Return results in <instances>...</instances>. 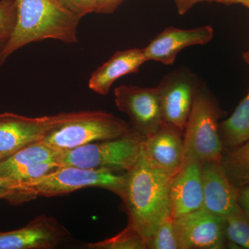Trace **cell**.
Masks as SVG:
<instances>
[{
    "label": "cell",
    "instance_id": "obj_1",
    "mask_svg": "<svg viewBox=\"0 0 249 249\" xmlns=\"http://www.w3.org/2000/svg\"><path fill=\"white\" fill-rule=\"evenodd\" d=\"M121 197L128 214V224L146 241L161 223L172 217L171 177L141 156L125 175Z\"/></svg>",
    "mask_w": 249,
    "mask_h": 249
},
{
    "label": "cell",
    "instance_id": "obj_2",
    "mask_svg": "<svg viewBox=\"0 0 249 249\" xmlns=\"http://www.w3.org/2000/svg\"><path fill=\"white\" fill-rule=\"evenodd\" d=\"M17 19L9 41L0 48V67L11 54L33 42L49 39L78 42L80 18L54 0H14Z\"/></svg>",
    "mask_w": 249,
    "mask_h": 249
},
{
    "label": "cell",
    "instance_id": "obj_3",
    "mask_svg": "<svg viewBox=\"0 0 249 249\" xmlns=\"http://www.w3.org/2000/svg\"><path fill=\"white\" fill-rule=\"evenodd\" d=\"M221 111L217 103L199 83L183 132V160L201 164L221 162L223 142L219 134Z\"/></svg>",
    "mask_w": 249,
    "mask_h": 249
},
{
    "label": "cell",
    "instance_id": "obj_4",
    "mask_svg": "<svg viewBox=\"0 0 249 249\" xmlns=\"http://www.w3.org/2000/svg\"><path fill=\"white\" fill-rule=\"evenodd\" d=\"M126 176L106 170H90L78 167H59L52 173L35 179L19 182L22 202H27L39 196H65L89 187H98L121 196Z\"/></svg>",
    "mask_w": 249,
    "mask_h": 249
},
{
    "label": "cell",
    "instance_id": "obj_5",
    "mask_svg": "<svg viewBox=\"0 0 249 249\" xmlns=\"http://www.w3.org/2000/svg\"><path fill=\"white\" fill-rule=\"evenodd\" d=\"M132 130L128 124L103 111H78L52 129L42 142L60 151L119 138Z\"/></svg>",
    "mask_w": 249,
    "mask_h": 249
},
{
    "label": "cell",
    "instance_id": "obj_6",
    "mask_svg": "<svg viewBox=\"0 0 249 249\" xmlns=\"http://www.w3.org/2000/svg\"><path fill=\"white\" fill-rule=\"evenodd\" d=\"M145 137L132 129L123 137L91 142L62 152L60 165L128 172L142 155Z\"/></svg>",
    "mask_w": 249,
    "mask_h": 249
},
{
    "label": "cell",
    "instance_id": "obj_7",
    "mask_svg": "<svg viewBox=\"0 0 249 249\" xmlns=\"http://www.w3.org/2000/svg\"><path fill=\"white\" fill-rule=\"evenodd\" d=\"M199 83L194 73L183 67L162 78L157 88L163 122L184 132Z\"/></svg>",
    "mask_w": 249,
    "mask_h": 249
},
{
    "label": "cell",
    "instance_id": "obj_8",
    "mask_svg": "<svg viewBox=\"0 0 249 249\" xmlns=\"http://www.w3.org/2000/svg\"><path fill=\"white\" fill-rule=\"evenodd\" d=\"M73 113L36 118L14 113L0 114V157L4 159L29 144L40 142L52 129L70 119Z\"/></svg>",
    "mask_w": 249,
    "mask_h": 249
},
{
    "label": "cell",
    "instance_id": "obj_9",
    "mask_svg": "<svg viewBox=\"0 0 249 249\" xmlns=\"http://www.w3.org/2000/svg\"><path fill=\"white\" fill-rule=\"evenodd\" d=\"M116 107L128 116L132 129L145 138L163 124L158 89L122 85L114 90Z\"/></svg>",
    "mask_w": 249,
    "mask_h": 249
},
{
    "label": "cell",
    "instance_id": "obj_10",
    "mask_svg": "<svg viewBox=\"0 0 249 249\" xmlns=\"http://www.w3.org/2000/svg\"><path fill=\"white\" fill-rule=\"evenodd\" d=\"M175 219L182 249L224 248V218L201 208Z\"/></svg>",
    "mask_w": 249,
    "mask_h": 249
},
{
    "label": "cell",
    "instance_id": "obj_11",
    "mask_svg": "<svg viewBox=\"0 0 249 249\" xmlns=\"http://www.w3.org/2000/svg\"><path fill=\"white\" fill-rule=\"evenodd\" d=\"M203 209L222 218L240 209V189L228 178L221 162L202 164Z\"/></svg>",
    "mask_w": 249,
    "mask_h": 249
},
{
    "label": "cell",
    "instance_id": "obj_12",
    "mask_svg": "<svg viewBox=\"0 0 249 249\" xmlns=\"http://www.w3.org/2000/svg\"><path fill=\"white\" fill-rule=\"evenodd\" d=\"M66 236L56 219L42 214L21 229L0 232V249H53Z\"/></svg>",
    "mask_w": 249,
    "mask_h": 249
},
{
    "label": "cell",
    "instance_id": "obj_13",
    "mask_svg": "<svg viewBox=\"0 0 249 249\" xmlns=\"http://www.w3.org/2000/svg\"><path fill=\"white\" fill-rule=\"evenodd\" d=\"M170 196L174 219L201 209L202 164L196 160H183L181 168L170 178Z\"/></svg>",
    "mask_w": 249,
    "mask_h": 249
},
{
    "label": "cell",
    "instance_id": "obj_14",
    "mask_svg": "<svg viewBox=\"0 0 249 249\" xmlns=\"http://www.w3.org/2000/svg\"><path fill=\"white\" fill-rule=\"evenodd\" d=\"M183 132L172 124L163 123L155 133L146 137L142 156L147 162L173 176L183 160Z\"/></svg>",
    "mask_w": 249,
    "mask_h": 249
},
{
    "label": "cell",
    "instance_id": "obj_15",
    "mask_svg": "<svg viewBox=\"0 0 249 249\" xmlns=\"http://www.w3.org/2000/svg\"><path fill=\"white\" fill-rule=\"evenodd\" d=\"M213 34V29L209 25L192 29L166 28L143 49L144 53L147 61L155 60L165 65H172L181 50L207 44L212 40Z\"/></svg>",
    "mask_w": 249,
    "mask_h": 249
},
{
    "label": "cell",
    "instance_id": "obj_16",
    "mask_svg": "<svg viewBox=\"0 0 249 249\" xmlns=\"http://www.w3.org/2000/svg\"><path fill=\"white\" fill-rule=\"evenodd\" d=\"M143 49H130L116 52L108 61L98 67L89 80V88L98 94H107L114 82L131 73H137L147 62Z\"/></svg>",
    "mask_w": 249,
    "mask_h": 249
},
{
    "label": "cell",
    "instance_id": "obj_17",
    "mask_svg": "<svg viewBox=\"0 0 249 249\" xmlns=\"http://www.w3.org/2000/svg\"><path fill=\"white\" fill-rule=\"evenodd\" d=\"M62 152L42 141L33 142L0 160V176L26 171L39 163L54 162L60 165Z\"/></svg>",
    "mask_w": 249,
    "mask_h": 249
},
{
    "label": "cell",
    "instance_id": "obj_18",
    "mask_svg": "<svg viewBox=\"0 0 249 249\" xmlns=\"http://www.w3.org/2000/svg\"><path fill=\"white\" fill-rule=\"evenodd\" d=\"M219 134L223 144L230 147L249 140V91L232 115L219 124Z\"/></svg>",
    "mask_w": 249,
    "mask_h": 249
},
{
    "label": "cell",
    "instance_id": "obj_19",
    "mask_svg": "<svg viewBox=\"0 0 249 249\" xmlns=\"http://www.w3.org/2000/svg\"><path fill=\"white\" fill-rule=\"evenodd\" d=\"M223 168L239 189L249 185V140L223 155Z\"/></svg>",
    "mask_w": 249,
    "mask_h": 249
},
{
    "label": "cell",
    "instance_id": "obj_20",
    "mask_svg": "<svg viewBox=\"0 0 249 249\" xmlns=\"http://www.w3.org/2000/svg\"><path fill=\"white\" fill-rule=\"evenodd\" d=\"M88 247L91 249H147L146 241L129 224L117 235L88 244Z\"/></svg>",
    "mask_w": 249,
    "mask_h": 249
},
{
    "label": "cell",
    "instance_id": "obj_21",
    "mask_svg": "<svg viewBox=\"0 0 249 249\" xmlns=\"http://www.w3.org/2000/svg\"><path fill=\"white\" fill-rule=\"evenodd\" d=\"M147 249H182L175 219L168 218L147 240Z\"/></svg>",
    "mask_w": 249,
    "mask_h": 249
},
{
    "label": "cell",
    "instance_id": "obj_22",
    "mask_svg": "<svg viewBox=\"0 0 249 249\" xmlns=\"http://www.w3.org/2000/svg\"><path fill=\"white\" fill-rule=\"evenodd\" d=\"M224 219L227 240L233 245L249 249V217L240 208Z\"/></svg>",
    "mask_w": 249,
    "mask_h": 249
},
{
    "label": "cell",
    "instance_id": "obj_23",
    "mask_svg": "<svg viewBox=\"0 0 249 249\" xmlns=\"http://www.w3.org/2000/svg\"><path fill=\"white\" fill-rule=\"evenodd\" d=\"M17 19L14 0H0V48L9 41Z\"/></svg>",
    "mask_w": 249,
    "mask_h": 249
},
{
    "label": "cell",
    "instance_id": "obj_24",
    "mask_svg": "<svg viewBox=\"0 0 249 249\" xmlns=\"http://www.w3.org/2000/svg\"><path fill=\"white\" fill-rule=\"evenodd\" d=\"M65 9L76 15L80 19L94 13V0H54Z\"/></svg>",
    "mask_w": 249,
    "mask_h": 249
},
{
    "label": "cell",
    "instance_id": "obj_25",
    "mask_svg": "<svg viewBox=\"0 0 249 249\" xmlns=\"http://www.w3.org/2000/svg\"><path fill=\"white\" fill-rule=\"evenodd\" d=\"M0 199L13 204H21L19 182L0 176Z\"/></svg>",
    "mask_w": 249,
    "mask_h": 249
},
{
    "label": "cell",
    "instance_id": "obj_26",
    "mask_svg": "<svg viewBox=\"0 0 249 249\" xmlns=\"http://www.w3.org/2000/svg\"><path fill=\"white\" fill-rule=\"evenodd\" d=\"M124 0H94V13L98 14H111L118 9Z\"/></svg>",
    "mask_w": 249,
    "mask_h": 249
},
{
    "label": "cell",
    "instance_id": "obj_27",
    "mask_svg": "<svg viewBox=\"0 0 249 249\" xmlns=\"http://www.w3.org/2000/svg\"><path fill=\"white\" fill-rule=\"evenodd\" d=\"M174 1L176 4L178 14L181 16L186 14L198 3L205 2V1L213 2V0H174Z\"/></svg>",
    "mask_w": 249,
    "mask_h": 249
},
{
    "label": "cell",
    "instance_id": "obj_28",
    "mask_svg": "<svg viewBox=\"0 0 249 249\" xmlns=\"http://www.w3.org/2000/svg\"><path fill=\"white\" fill-rule=\"evenodd\" d=\"M239 205L244 213L249 217V185L240 188Z\"/></svg>",
    "mask_w": 249,
    "mask_h": 249
},
{
    "label": "cell",
    "instance_id": "obj_29",
    "mask_svg": "<svg viewBox=\"0 0 249 249\" xmlns=\"http://www.w3.org/2000/svg\"><path fill=\"white\" fill-rule=\"evenodd\" d=\"M213 2L224 5L242 4L249 9V0H213Z\"/></svg>",
    "mask_w": 249,
    "mask_h": 249
},
{
    "label": "cell",
    "instance_id": "obj_30",
    "mask_svg": "<svg viewBox=\"0 0 249 249\" xmlns=\"http://www.w3.org/2000/svg\"><path fill=\"white\" fill-rule=\"evenodd\" d=\"M243 58L246 63L249 66V50L243 53Z\"/></svg>",
    "mask_w": 249,
    "mask_h": 249
},
{
    "label": "cell",
    "instance_id": "obj_31",
    "mask_svg": "<svg viewBox=\"0 0 249 249\" xmlns=\"http://www.w3.org/2000/svg\"><path fill=\"white\" fill-rule=\"evenodd\" d=\"M2 159H3L2 157H0V160H2Z\"/></svg>",
    "mask_w": 249,
    "mask_h": 249
}]
</instances>
